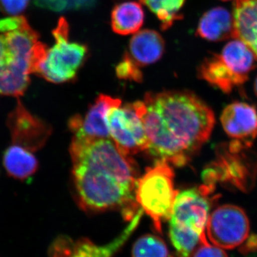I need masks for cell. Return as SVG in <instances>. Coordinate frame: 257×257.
Segmentation results:
<instances>
[{
	"label": "cell",
	"instance_id": "15",
	"mask_svg": "<svg viewBox=\"0 0 257 257\" xmlns=\"http://www.w3.org/2000/svg\"><path fill=\"white\" fill-rule=\"evenodd\" d=\"M198 74L199 78L225 93L232 92L235 87L246 82L229 68L220 55L215 54L203 61L198 69Z\"/></svg>",
	"mask_w": 257,
	"mask_h": 257
},
{
	"label": "cell",
	"instance_id": "19",
	"mask_svg": "<svg viewBox=\"0 0 257 257\" xmlns=\"http://www.w3.org/2000/svg\"><path fill=\"white\" fill-rule=\"evenodd\" d=\"M254 56L251 49L239 40L226 44L220 55L229 68L245 81L254 67Z\"/></svg>",
	"mask_w": 257,
	"mask_h": 257
},
{
	"label": "cell",
	"instance_id": "4",
	"mask_svg": "<svg viewBox=\"0 0 257 257\" xmlns=\"http://www.w3.org/2000/svg\"><path fill=\"white\" fill-rule=\"evenodd\" d=\"M55 44L47 51L45 62L37 74L49 82L60 84L74 80L87 60L85 45L69 40V27L67 20L60 18L52 31Z\"/></svg>",
	"mask_w": 257,
	"mask_h": 257
},
{
	"label": "cell",
	"instance_id": "25",
	"mask_svg": "<svg viewBox=\"0 0 257 257\" xmlns=\"http://www.w3.org/2000/svg\"><path fill=\"white\" fill-rule=\"evenodd\" d=\"M193 257H228L223 248L218 247L210 242L201 243L196 249Z\"/></svg>",
	"mask_w": 257,
	"mask_h": 257
},
{
	"label": "cell",
	"instance_id": "2",
	"mask_svg": "<svg viewBox=\"0 0 257 257\" xmlns=\"http://www.w3.org/2000/svg\"><path fill=\"white\" fill-rule=\"evenodd\" d=\"M143 121L150 146L157 161L177 167L187 165L212 133V109L190 92L147 93Z\"/></svg>",
	"mask_w": 257,
	"mask_h": 257
},
{
	"label": "cell",
	"instance_id": "7",
	"mask_svg": "<svg viewBox=\"0 0 257 257\" xmlns=\"http://www.w3.org/2000/svg\"><path fill=\"white\" fill-rule=\"evenodd\" d=\"M249 230V220L243 209L224 204L209 214L205 232L211 244L224 249H232L246 241Z\"/></svg>",
	"mask_w": 257,
	"mask_h": 257
},
{
	"label": "cell",
	"instance_id": "10",
	"mask_svg": "<svg viewBox=\"0 0 257 257\" xmlns=\"http://www.w3.org/2000/svg\"><path fill=\"white\" fill-rule=\"evenodd\" d=\"M143 213L139 211L127 227L114 241L106 245H96L87 239L74 241L69 236L61 235L52 242L50 257H112L126 242L140 222Z\"/></svg>",
	"mask_w": 257,
	"mask_h": 257
},
{
	"label": "cell",
	"instance_id": "6",
	"mask_svg": "<svg viewBox=\"0 0 257 257\" xmlns=\"http://www.w3.org/2000/svg\"><path fill=\"white\" fill-rule=\"evenodd\" d=\"M34 51L18 43H10L0 35V94L20 97L28 89L32 74Z\"/></svg>",
	"mask_w": 257,
	"mask_h": 257
},
{
	"label": "cell",
	"instance_id": "26",
	"mask_svg": "<svg viewBox=\"0 0 257 257\" xmlns=\"http://www.w3.org/2000/svg\"><path fill=\"white\" fill-rule=\"evenodd\" d=\"M26 19L22 16H13L0 20V32L13 31L21 27Z\"/></svg>",
	"mask_w": 257,
	"mask_h": 257
},
{
	"label": "cell",
	"instance_id": "12",
	"mask_svg": "<svg viewBox=\"0 0 257 257\" xmlns=\"http://www.w3.org/2000/svg\"><path fill=\"white\" fill-rule=\"evenodd\" d=\"M220 120L225 133L234 141L250 147L257 138V111L251 104L231 103L224 108Z\"/></svg>",
	"mask_w": 257,
	"mask_h": 257
},
{
	"label": "cell",
	"instance_id": "14",
	"mask_svg": "<svg viewBox=\"0 0 257 257\" xmlns=\"http://www.w3.org/2000/svg\"><path fill=\"white\" fill-rule=\"evenodd\" d=\"M234 38L241 40L257 58V0H235Z\"/></svg>",
	"mask_w": 257,
	"mask_h": 257
},
{
	"label": "cell",
	"instance_id": "8",
	"mask_svg": "<svg viewBox=\"0 0 257 257\" xmlns=\"http://www.w3.org/2000/svg\"><path fill=\"white\" fill-rule=\"evenodd\" d=\"M209 193L204 187L178 192L170 219V229L194 233L207 238L206 226L210 210Z\"/></svg>",
	"mask_w": 257,
	"mask_h": 257
},
{
	"label": "cell",
	"instance_id": "27",
	"mask_svg": "<svg viewBox=\"0 0 257 257\" xmlns=\"http://www.w3.org/2000/svg\"><path fill=\"white\" fill-rule=\"evenodd\" d=\"M246 241L240 249L241 253H248L257 251V235H251Z\"/></svg>",
	"mask_w": 257,
	"mask_h": 257
},
{
	"label": "cell",
	"instance_id": "20",
	"mask_svg": "<svg viewBox=\"0 0 257 257\" xmlns=\"http://www.w3.org/2000/svg\"><path fill=\"white\" fill-rule=\"evenodd\" d=\"M152 12L161 23L162 30H168L174 23L182 18L179 12L185 0H140Z\"/></svg>",
	"mask_w": 257,
	"mask_h": 257
},
{
	"label": "cell",
	"instance_id": "1",
	"mask_svg": "<svg viewBox=\"0 0 257 257\" xmlns=\"http://www.w3.org/2000/svg\"><path fill=\"white\" fill-rule=\"evenodd\" d=\"M79 206L99 212L120 209L126 220L140 210L135 198L138 170L110 138H73L69 148Z\"/></svg>",
	"mask_w": 257,
	"mask_h": 257
},
{
	"label": "cell",
	"instance_id": "22",
	"mask_svg": "<svg viewBox=\"0 0 257 257\" xmlns=\"http://www.w3.org/2000/svg\"><path fill=\"white\" fill-rule=\"evenodd\" d=\"M37 5L54 12L89 9L96 0H35Z\"/></svg>",
	"mask_w": 257,
	"mask_h": 257
},
{
	"label": "cell",
	"instance_id": "5",
	"mask_svg": "<svg viewBox=\"0 0 257 257\" xmlns=\"http://www.w3.org/2000/svg\"><path fill=\"white\" fill-rule=\"evenodd\" d=\"M144 101L111 108L106 116L109 137L123 155L132 156L150 146L143 121Z\"/></svg>",
	"mask_w": 257,
	"mask_h": 257
},
{
	"label": "cell",
	"instance_id": "23",
	"mask_svg": "<svg viewBox=\"0 0 257 257\" xmlns=\"http://www.w3.org/2000/svg\"><path fill=\"white\" fill-rule=\"evenodd\" d=\"M116 74L119 79L125 80L139 82L143 79V74L140 70V67L133 62L126 52L116 67Z\"/></svg>",
	"mask_w": 257,
	"mask_h": 257
},
{
	"label": "cell",
	"instance_id": "29",
	"mask_svg": "<svg viewBox=\"0 0 257 257\" xmlns=\"http://www.w3.org/2000/svg\"><path fill=\"white\" fill-rule=\"evenodd\" d=\"M222 1H228V0H222Z\"/></svg>",
	"mask_w": 257,
	"mask_h": 257
},
{
	"label": "cell",
	"instance_id": "18",
	"mask_svg": "<svg viewBox=\"0 0 257 257\" xmlns=\"http://www.w3.org/2000/svg\"><path fill=\"white\" fill-rule=\"evenodd\" d=\"M145 22L143 7L137 2H125L116 5L111 12V25L118 35H128L136 33Z\"/></svg>",
	"mask_w": 257,
	"mask_h": 257
},
{
	"label": "cell",
	"instance_id": "24",
	"mask_svg": "<svg viewBox=\"0 0 257 257\" xmlns=\"http://www.w3.org/2000/svg\"><path fill=\"white\" fill-rule=\"evenodd\" d=\"M30 0H0V9L6 14L17 16L28 8Z\"/></svg>",
	"mask_w": 257,
	"mask_h": 257
},
{
	"label": "cell",
	"instance_id": "13",
	"mask_svg": "<svg viewBox=\"0 0 257 257\" xmlns=\"http://www.w3.org/2000/svg\"><path fill=\"white\" fill-rule=\"evenodd\" d=\"M165 40L158 32L145 30L134 35L126 52L139 67L155 63L163 56Z\"/></svg>",
	"mask_w": 257,
	"mask_h": 257
},
{
	"label": "cell",
	"instance_id": "28",
	"mask_svg": "<svg viewBox=\"0 0 257 257\" xmlns=\"http://www.w3.org/2000/svg\"><path fill=\"white\" fill-rule=\"evenodd\" d=\"M253 88H254L255 94H256V95L257 96V77L256 78V80H255L254 87H253Z\"/></svg>",
	"mask_w": 257,
	"mask_h": 257
},
{
	"label": "cell",
	"instance_id": "3",
	"mask_svg": "<svg viewBox=\"0 0 257 257\" xmlns=\"http://www.w3.org/2000/svg\"><path fill=\"white\" fill-rule=\"evenodd\" d=\"M173 170L168 162L157 161L138 178L135 198L144 212L151 218L155 229L162 231L163 221L169 220L178 192L174 184Z\"/></svg>",
	"mask_w": 257,
	"mask_h": 257
},
{
	"label": "cell",
	"instance_id": "11",
	"mask_svg": "<svg viewBox=\"0 0 257 257\" xmlns=\"http://www.w3.org/2000/svg\"><path fill=\"white\" fill-rule=\"evenodd\" d=\"M120 104L121 101L119 99L100 94L84 116L77 115L69 120V128L73 133L74 138L89 140L110 138L106 116L111 108Z\"/></svg>",
	"mask_w": 257,
	"mask_h": 257
},
{
	"label": "cell",
	"instance_id": "9",
	"mask_svg": "<svg viewBox=\"0 0 257 257\" xmlns=\"http://www.w3.org/2000/svg\"><path fill=\"white\" fill-rule=\"evenodd\" d=\"M6 124L13 144L32 152L45 145L52 132L50 125L30 112L20 99L8 114Z\"/></svg>",
	"mask_w": 257,
	"mask_h": 257
},
{
	"label": "cell",
	"instance_id": "17",
	"mask_svg": "<svg viewBox=\"0 0 257 257\" xmlns=\"http://www.w3.org/2000/svg\"><path fill=\"white\" fill-rule=\"evenodd\" d=\"M3 165L8 175L19 180L30 178L36 173L39 167L33 152L14 144L5 151Z\"/></svg>",
	"mask_w": 257,
	"mask_h": 257
},
{
	"label": "cell",
	"instance_id": "21",
	"mask_svg": "<svg viewBox=\"0 0 257 257\" xmlns=\"http://www.w3.org/2000/svg\"><path fill=\"white\" fill-rule=\"evenodd\" d=\"M167 245L158 236L146 234L134 244L133 257H168Z\"/></svg>",
	"mask_w": 257,
	"mask_h": 257
},
{
	"label": "cell",
	"instance_id": "16",
	"mask_svg": "<svg viewBox=\"0 0 257 257\" xmlns=\"http://www.w3.org/2000/svg\"><path fill=\"white\" fill-rule=\"evenodd\" d=\"M197 34L209 41H221L234 37V18L224 8H213L201 18Z\"/></svg>",
	"mask_w": 257,
	"mask_h": 257
}]
</instances>
